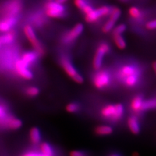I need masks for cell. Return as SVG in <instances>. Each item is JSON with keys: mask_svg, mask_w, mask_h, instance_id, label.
<instances>
[{"mask_svg": "<svg viewBox=\"0 0 156 156\" xmlns=\"http://www.w3.org/2000/svg\"><path fill=\"white\" fill-rule=\"evenodd\" d=\"M119 75L126 87H134L139 83L140 71L133 65H125L120 68Z\"/></svg>", "mask_w": 156, "mask_h": 156, "instance_id": "1", "label": "cell"}, {"mask_svg": "<svg viewBox=\"0 0 156 156\" xmlns=\"http://www.w3.org/2000/svg\"><path fill=\"white\" fill-rule=\"evenodd\" d=\"M124 113V106L121 104H109L105 106L101 111V116L106 119L118 121L122 117Z\"/></svg>", "mask_w": 156, "mask_h": 156, "instance_id": "2", "label": "cell"}, {"mask_svg": "<svg viewBox=\"0 0 156 156\" xmlns=\"http://www.w3.org/2000/svg\"><path fill=\"white\" fill-rule=\"evenodd\" d=\"M61 64L66 74L77 83L83 82V77L77 71L71 61L66 56H63L61 58Z\"/></svg>", "mask_w": 156, "mask_h": 156, "instance_id": "3", "label": "cell"}, {"mask_svg": "<svg viewBox=\"0 0 156 156\" xmlns=\"http://www.w3.org/2000/svg\"><path fill=\"white\" fill-rule=\"evenodd\" d=\"M23 32L29 42L31 43L35 51L38 53V55H42L44 53V49L40 41L37 37L35 31L33 27L30 25H26L23 28Z\"/></svg>", "mask_w": 156, "mask_h": 156, "instance_id": "4", "label": "cell"}, {"mask_svg": "<svg viewBox=\"0 0 156 156\" xmlns=\"http://www.w3.org/2000/svg\"><path fill=\"white\" fill-rule=\"evenodd\" d=\"M45 12L46 15L50 18H60L65 15L66 10L62 4L55 1H50L45 5Z\"/></svg>", "mask_w": 156, "mask_h": 156, "instance_id": "5", "label": "cell"}, {"mask_svg": "<svg viewBox=\"0 0 156 156\" xmlns=\"http://www.w3.org/2000/svg\"><path fill=\"white\" fill-rule=\"evenodd\" d=\"M22 8L20 0H11L2 8L1 12L3 16H17Z\"/></svg>", "mask_w": 156, "mask_h": 156, "instance_id": "6", "label": "cell"}, {"mask_svg": "<svg viewBox=\"0 0 156 156\" xmlns=\"http://www.w3.org/2000/svg\"><path fill=\"white\" fill-rule=\"evenodd\" d=\"M110 51V46L106 42H102L98 47L94 57L93 66L96 70L100 69L105 55Z\"/></svg>", "mask_w": 156, "mask_h": 156, "instance_id": "7", "label": "cell"}, {"mask_svg": "<svg viewBox=\"0 0 156 156\" xmlns=\"http://www.w3.org/2000/svg\"><path fill=\"white\" fill-rule=\"evenodd\" d=\"M111 7L108 6H101L97 9H94L91 12L85 15V20L88 23H94L98 20L100 18L108 16Z\"/></svg>", "mask_w": 156, "mask_h": 156, "instance_id": "8", "label": "cell"}, {"mask_svg": "<svg viewBox=\"0 0 156 156\" xmlns=\"http://www.w3.org/2000/svg\"><path fill=\"white\" fill-rule=\"evenodd\" d=\"M111 78L109 73L104 70H99L94 74L93 83L98 89H104L111 83Z\"/></svg>", "mask_w": 156, "mask_h": 156, "instance_id": "9", "label": "cell"}, {"mask_svg": "<svg viewBox=\"0 0 156 156\" xmlns=\"http://www.w3.org/2000/svg\"><path fill=\"white\" fill-rule=\"evenodd\" d=\"M84 30V26L82 23H77L72 27L70 31L66 33L62 37V41L65 44H69L75 41L79 37Z\"/></svg>", "mask_w": 156, "mask_h": 156, "instance_id": "10", "label": "cell"}, {"mask_svg": "<svg viewBox=\"0 0 156 156\" xmlns=\"http://www.w3.org/2000/svg\"><path fill=\"white\" fill-rule=\"evenodd\" d=\"M14 70L16 74L24 80H31L33 77L31 71L29 69V66L24 63L21 58L17 59L14 63Z\"/></svg>", "mask_w": 156, "mask_h": 156, "instance_id": "11", "label": "cell"}, {"mask_svg": "<svg viewBox=\"0 0 156 156\" xmlns=\"http://www.w3.org/2000/svg\"><path fill=\"white\" fill-rule=\"evenodd\" d=\"M16 16H3L0 19V32L7 33L11 31L17 23Z\"/></svg>", "mask_w": 156, "mask_h": 156, "instance_id": "12", "label": "cell"}, {"mask_svg": "<svg viewBox=\"0 0 156 156\" xmlns=\"http://www.w3.org/2000/svg\"><path fill=\"white\" fill-rule=\"evenodd\" d=\"M14 116L9 115L8 110L4 105L0 104V126L9 128V126Z\"/></svg>", "mask_w": 156, "mask_h": 156, "instance_id": "13", "label": "cell"}, {"mask_svg": "<svg viewBox=\"0 0 156 156\" xmlns=\"http://www.w3.org/2000/svg\"><path fill=\"white\" fill-rule=\"evenodd\" d=\"M38 56V54L35 51H27L23 53L21 59L27 66H29L36 62Z\"/></svg>", "mask_w": 156, "mask_h": 156, "instance_id": "14", "label": "cell"}, {"mask_svg": "<svg viewBox=\"0 0 156 156\" xmlns=\"http://www.w3.org/2000/svg\"><path fill=\"white\" fill-rule=\"evenodd\" d=\"M128 125L131 133L137 135L140 133V126L139 120L135 116H131L128 120Z\"/></svg>", "mask_w": 156, "mask_h": 156, "instance_id": "15", "label": "cell"}, {"mask_svg": "<svg viewBox=\"0 0 156 156\" xmlns=\"http://www.w3.org/2000/svg\"><path fill=\"white\" fill-rule=\"evenodd\" d=\"M143 101V97L140 95L134 97L131 102V109L136 112V113H139V112L141 111V107H142Z\"/></svg>", "mask_w": 156, "mask_h": 156, "instance_id": "16", "label": "cell"}, {"mask_svg": "<svg viewBox=\"0 0 156 156\" xmlns=\"http://www.w3.org/2000/svg\"><path fill=\"white\" fill-rule=\"evenodd\" d=\"M15 40V33L12 31L4 33L0 36V43L1 44H9Z\"/></svg>", "mask_w": 156, "mask_h": 156, "instance_id": "17", "label": "cell"}, {"mask_svg": "<svg viewBox=\"0 0 156 156\" xmlns=\"http://www.w3.org/2000/svg\"><path fill=\"white\" fill-rule=\"evenodd\" d=\"M113 129L109 126H99L94 129V132L98 135H109L113 133Z\"/></svg>", "mask_w": 156, "mask_h": 156, "instance_id": "18", "label": "cell"}, {"mask_svg": "<svg viewBox=\"0 0 156 156\" xmlns=\"http://www.w3.org/2000/svg\"><path fill=\"white\" fill-rule=\"evenodd\" d=\"M29 137H30V140L33 144H37L39 143L41 140L40 131L37 128H31L30 131H29Z\"/></svg>", "mask_w": 156, "mask_h": 156, "instance_id": "19", "label": "cell"}, {"mask_svg": "<svg viewBox=\"0 0 156 156\" xmlns=\"http://www.w3.org/2000/svg\"><path fill=\"white\" fill-rule=\"evenodd\" d=\"M156 109V99H149L144 100L141 107V111Z\"/></svg>", "mask_w": 156, "mask_h": 156, "instance_id": "20", "label": "cell"}, {"mask_svg": "<svg viewBox=\"0 0 156 156\" xmlns=\"http://www.w3.org/2000/svg\"><path fill=\"white\" fill-rule=\"evenodd\" d=\"M113 39L116 46L120 50H123L126 47V42L122 35H113Z\"/></svg>", "mask_w": 156, "mask_h": 156, "instance_id": "21", "label": "cell"}, {"mask_svg": "<svg viewBox=\"0 0 156 156\" xmlns=\"http://www.w3.org/2000/svg\"><path fill=\"white\" fill-rule=\"evenodd\" d=\"M109 19L112 21L116 22L121 15V11L118 7H111L109 13Z\"/></svg>", "mask_w": 156, "mask_h": 156, "instance_id": "22", "label": "cell"}, {"mask_svg": "<svg viewBox=\"0 0 156 156\" xmlns=\"http://www.w3.org/2000/svg\"><path fill=\"white\" fill-rule=\"evenodd\" d=\"M40 148L41 152L48 156H53V152L51 146L47 143H43L41 144Z\"/></svg>", "mask_w": 156, "mask_h": 156, "instance_id": "23", "label": "cell"}, {"mask_svg": "<svg viewBox=\"0 0 156 156\" xmlns=\"http://www.w3.org/2000/svg\"><path fill=\"white\" fill-rule=\"evenodd\" d=\"M115 23L116 22H115L114 21H112L110 19H109L105 23L103 27H102V31L105 33H107L111 31H113V28L115 26Z\"/></svg>", "mask_w": 156, "mask_h": 156, "instance_id": "24", "label": "cell"}, {"mask_svg": "<svg viewBox=\"0 0 156 156\" xmlns=\"http://www.w3.org/2000/svg\"><path fill=\"white\" fill-rule=\"evenodd\" d=\"M129 14L131 17L133 19H139L140 18L142 14L140 10L136 7H132L129 9Z\"/></svg>", "mask_w": 156, "mask_h": 156, "instance_id": "25", "label": "cell"}, {"mask_svg": "<svg viewBox=\"0 0 156 156\" xmlns=\"http://www.w3.org/2000/svg\"><path fill=\"white\" fill-rule=\"evenodd\" d=\"M126 30V26L124 23H121L120 25L116 26L113 29V35H122Z\"/></svg>", "mask_w": 156, "mask_h": 156, "instance_id": "26", "label": "cell"}, {"mask_svg": "<svg viewBox=\"0 0 156 156\" xmlns=\"http://www.w3.org/2000/svg\"><path fill=\"white\" fill-rule=\"evenodd\" d=\"M26 94L29 97H35L39 94V89L36 87H29L26 90Z\"/></svg>", "mask_w": 156, "mask_h": 156, "instance_id": "27", "label": "cell"}, {"mask_svg": "<svg viewBox=\"0 0 156 156\" xmlns=\"http://www.w3.org/2000/svg\"><path fill=\"white\" fill-rule=\"evenodd\" d=\"M80 108V107L79 104L75 103V102H73V103H70L69 104H68L66 105V109L68 112H69V113H73L79 111Z\"/></svg>", "mask_w": 156, "mask_h": 156, "instance_id": "28", "label": "cell"}, {"mask_svg": "<svg viewBox=\"0 0 156 156\" xmlns=\"http://www.w3.org/2000/svg\"><path fill=\"white\" fill-rule=\"evenodd\" d=\"M74 3L76 7L82 11L87 5H89V3L87 2V0H74Z\"/></svg>", "mask_w": 156, "mask_h": 156, "instance_id": "29", "label": "cell"}, {"mask_svg": "<svg viewBox=\"0 0 156 156\" xmlns=\"http://www.w3.org/2000/svg\"><path fill=\"white\" fill-rule=\"evenodd\" d=\"M146 28L150 30H152V29H156V20H154L148 22L146 25Z\"/></svg>", "mask_w": 156, "mask_h": 156, "instance_id": "30", "label": "cell"}, {"mask_svg": "<svg viewBox=\"0 0 156 156\" xmlns=\"http://www.w3.org/2000/svg\"><path fill=\"white\" fill-rule=\"evenodd\" d=\"M70 156H87V155L84 152L79 150L72 151L70 153Z\"/></svg>", "mask_w": 156, "mask_h": 156, "instance_id": "31", "label": "cell"}, {"mask_svg": "<svg viewBox=\"0 0 156 156\" xmlns=\"http://www.w3.org/2000/svg\"><path fill=\"white\" fill-rule=\"evenodd\" d=\"M22 156H48L46 155H44V154L38 153V152H27L24 154Z\"/></svg>", "mask_w": 156, "mask_h": 156, "instance_id": "32", "label": "cell"}, {"mask_svg": "<svg viewBox=\"0 0 156 156\" xmlns=\"http://www.w3.org/2000/svg\"><path fill=\"white\" fill-rule=\"evenodd\" d=\"M55 1L58 3H61V4H63L66 3V2H68V0H55Z\"/></svg>", "mask_w": 156, "mask_h": 156, "instance_id": "33", "label": "cell"}, {"mask_svg": "<svg viewBox=\"0 0 156 156\" xmlns=\"http://www.w3.org/2000/svg\"><path fill=\"white\" fill-rule=\"evenodd\" d=\"M152 67H153V69H154V70L155 73V74H156V61L154 62L153 65H152Z\"/></svg>", "mask_w": 156, "mask_h": 156, "instance_id": "34", "label": "cell"}, {"mask_svg": "<svg viewBox=\"0 0 156 156\" xmlns=\"http://www.w3.org/2000/svg\"><path fill=\"white\" fill-rule=\"evenodd\" d=\"M111 156H119V155H115V154H114V155H111Z\"/></svg>", "mask_w": 156, "mask_h": 156, "instance_id": "35", "label": "cell"}, {"mask_svg": "<svg viewBox=\"0 0 156 156\" xmlns=\"http://www.w3.org/2000/svg\"><path fill=\"white\" fill-rule=\"evenodd\" d=\"M48 2H50V1H53V0H48Z\"/></svg>", "mask_w": 156, "mask_h": 156, "instance_id": "36", "label": "cell"}, {"mask_svg": "<svg viewBox=\"0 0 156 156\" xmlns=\"http://www.w3.org/2000/svg\"><path fill=\"white\" fill-rule=\"evenodd\" d=\"M1 46H2V44H1V43H0V47H1Z\"/></svg>", "mask_w": 156, "mask_h": 156, "instance_id": "37", "label": "cell"}]
</instances>
